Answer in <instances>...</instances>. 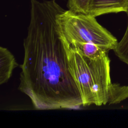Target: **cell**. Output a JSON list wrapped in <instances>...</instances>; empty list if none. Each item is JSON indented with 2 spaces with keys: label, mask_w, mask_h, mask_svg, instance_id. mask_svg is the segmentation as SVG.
<instances>
[{
  "label": "cell",
  "mask_w": 128,
  "mask_h": 128,
  "mask_svg": "<svg viewBox=\"0 0 128 128\" xmlns=\"http://www.w3.org/2000/svg\"><path fill=\"white\" fill-rule=\"evenodd\" d=\"M64 10L56 0H30L18 88L30 98L36 110L71 108L82 105L56 22L58 15Z\"/></svg>",
  "instance_id": "cell-1"
},
{
  "label": "cell",
  "mask_w": 128,
  "mask_h": 128,
  "mask_svg": "<svg viewBox=\"0 0 128 128\" xmlns=\"http://www.w3.org/2000/svg\"><path fill=\"white\" fill-rule=\"evenodd\" d=\"M64 44L69 70L78 87L82 106H100L107 104L112 84L110 76V61L108 54L100 59H90Z\"/></svg>",
  "instance_id": "cell-2"
},
{
  "label": "cell",
  "mask_w": 128,
  "mask_h": 128,
  "mask_svg": "<svg viewBox=\"0 0 128 128\" xmlns=\"http://www.w3.org/2000/svg\"><path fill=\"white\" fill-rule=\"evenodd\" d=\"M56 22L62 38L67 44L72 42L92 43L108 52L118 42L96 17L90 14L64 10L58 15Z\"/></svg>",
  "instance_id": "cell-3"
},
{
  "label": "cell",
  "mask_w": 128,
  "mask_h": 128,
  "mask_svg": "<svg viewBox=\"0 0 128 128\" xmlns=\"http://www.w3.org/2000/svg\"><path fill=\"white\" fill-rule=\"evenodd\" d=\"M128 0H91L88 14L96 17L101 15L126 12Z\"/></svg>",
  "instance_id": "cell-4"
},
{
  "label": "cell",
  "mask_w": 128,
  "mask_h": 128,
  "mask_svg": "<svg viewBox=\"0 0 128 128\" xmlns=\"http://www.w3.org/2000/svg\"><path fill=\"white\" fill-rule=\"evenodd\" d=\"M18 66L14 55L6 48L0 47V84L6 82Z\"/></svg>",
  "instance_id": "cell-5"
},
{
  "label": "cell",
  "mask_w": 128,
  "mask_h": 128,
  "mask_svg": "<svg viewBox=\"0 0 128 128\" xmlns=\"http://www.w3.org/2000/svg\"><path fill=\"white\" fill-rule=\"evenodd\" d=\"M64 42L71 49L90 59H100L108 54L107 52L104 51L98 46L92 43L72 42L67 44L65 42Z\"/></svg>",
  "instance_id": "cell-6"
},
{
  "label": "cell",
  "mask_w": 128,
  "mask_h": 128,
  "mask_svg": "<svg viewBox=\"0 0 128 128\" xmlns=\"http://www.w3.org/2000/svg\"><path fill=\"white\" fill-rule=\"evenodd\" d=\"M128 98V86L112 84L108 93V104H117Z\"/></svg>",
  "instance_id": "cell-7"
},
{
  "label": "cell",
  "mask_w": 128,
  "mask_h": 128,
  "mask_svg": "<svg viewBox=\"0 0 128 128\" xmlns=\"http://www.w3.org/2000/svg\"><path fill=\"white\" fill-rule=\"evenodd\" d=\"M126 12L128 19V7ZM113 50L120 60L128 65V21L126 29L122 38L118 42Z\"/></svg>",
  "instance_id": "cell-8"
},
{
  "label": "cell",
  "mask_w": 128,
  "mask_h": 128,
  "mask_svg": "<svg viewBox=\"0 0 128 128\" xmlns=\"http://www.w3.org/2000/svg\"><path fill=\"white\" fill-rule=\"evenodd\" d=\"M91 0H68L67 7L68 10L78 13L88 14Z\"/></svg>",
  "instance_id": "cell-9"
}]
</instances>
